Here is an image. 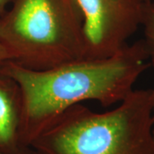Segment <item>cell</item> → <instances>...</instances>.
Returning <instances> with one entry per match:
<instances>
[{
    "instance_id": "6da1fadb",
    "label": "cell",
    "mask_w": 154,
    "mask_h": 154,
    "mask_svg": "<svg viewBox=\"0 0 154 154\" xmlns=\"http://www.w3.org/2000/svg\"><path fill=\"white\" fill-rule=\"evenodd\" d=\"M143 39L105 58H80L42 70L7 60L0 73L19 85L22 97L21 139L25 147L65 110L84 101L103 106L119 104L134 90L151 63Z\"/></svg>"
},
{
    "instance_id": "7a4b0ae2",
    "label": "cell",
    "mask_w": 154,
    "mask_h": 154,
    "mask_svg": "<svg viewBox=\"0 0 154 154\" xmlns=\"http://www.w3.org/2000/svg\"><path fill=\"white\" fill-rule=\"evenodd\" d=\"M152 130V90L134 89L105 112L72 106L31 148L37 154H154Z\"/></svg>"
},
{
    "instance_id": "3957f363",
    "label": "cell",
    "mask_w": 154,
    "mask_h": 154,
    "mask_svg": "<svg viewBox=\"0 0 154 154\" xmlns=\"http://www.w3.org/2000/svg\"><path fill=\"white\" fill-rule=\"evenodd\" d=\"M0 17L9 60L42 70L84 57L83 17L77 0H11Z\"/></svg>"
},
{
    "instance_id": "277c9868",
    "label": "cell",
    "mask_w": 154,
    "mask_h": 154,
    "mask_svg": "<svg viewBox=\"0 0 154 154\" xmlns=\"http://www.w3.org/2000/svg\"><path fill=\"white\" fill-rule=\"evenodd\" d=\"M83 17L85 58L115 55L142 24L146 0H77Z\"/></svg>"
},
{
    "instance_id": "5b68a950",
    "label": "cell",
    "mask_w": 154,
    "mask_h": 154,
    "mask_svg": "<svg viewBox=\"0 0 154 154\" xmlns=\"http://www.w3.org/2000/svg\"><path fill=\"white\" fill-rule=\"evenodd\" d=\"M22 97L19 85L0 73V152L15 154L30 147L22 144Z\"/></svg>"
},
{
    "instance_id": "8992f818",
    "label": "cell",
    "mask_w": 154,
    "mask_h": 154,
    "mask_svg": "<svg viewBox=\"0 0 154 154\" xmlns=\"http://www.w3.org/2000/svg\"><path fill=\"white\" fill-rule=\"evenodd\" d=\"M144 28L143 41L149 57V62L154 66V0L146 2L142 24Z\"/></svg>"
},
{
    "instance_id": "52a82bcc",
    "label": "cell",
    "mask_w": 154,
    "mask_h": 154,
    "mask_svg": "<svg viewBox=\"0 0 154 154\" xmlns=\"http://www.w3.org/2000/svg\"><path fill=\"white\" fill-rule=\"evenodd\" d=\"M7 60H9L8 54H7V52H6V51L5 49V47H4V45H3L2 43L0 42V63Z\"/></svg>"
},
{
    "instance_id": "ba28073f",
    "label": "cell",
    "mask_w": 154,
    "mask_h": 154,
    "mask_svg": "<svg viewBox=\"0 0 154 154\" xmlns=\"http://www.w3.org/2000/svg\"><path fill=\"white\" fill-rule=\"evenodd\" d=\"M11 1V0H0V17L5 12Z\"/></svg>"
},
{
    "instance_id": "9c48e42d",
    "label": "cell",
    "mask_w": 154,
    "mask_h": 154,
    "mask_svg": "<svg viewBox=\"0 0 154 154\" xmlns=\"http://www.w3.org/2000/svg\"><path fill=\"white\" fill-rule=\"evenodd\" d=\"M152 121H153V137H154V87L152 89Z\"/></svg>"
},
{
    "instance_id": "30bf717a",
    "label": "cell",
    "mask_w": 154,
    "mask_h": 154,
    "mask_svg": "<svg viewBox=\"0 0 154 154\" xmlns=\"http://www.w3.org/2000/svg\"><path fill=\"white\" fill-rule=\"evenodd\" d=\"M0 154H7V153H2V152H0ZM15 154H37L35 152V151L33 150L32 148H27L25 149V150H23L21 152H18V153H15Z\"/></svg>"
},
{
    "instance_id": "8fae6325",
    "label": "cell",
    "mask_w": 154,
    "mask_h": 154,
    "mask_svg": "<svg viewBox=\"0 0 154 154\" xmlns=\"http://www.w3.org/2000/svg\"><path fill=\"white\" fill-rule=\"evenodd\" d=\"M146 2H147V1H150V0H146Z\"/></svg>"
}]
</instances>
